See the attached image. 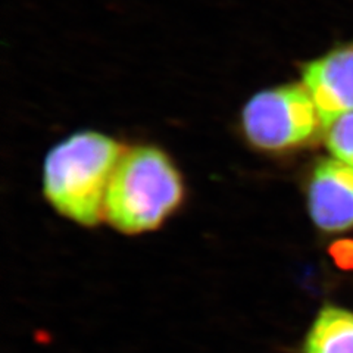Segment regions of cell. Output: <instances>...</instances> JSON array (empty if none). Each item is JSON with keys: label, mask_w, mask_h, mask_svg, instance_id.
Instances as JSON below:
<instances>
[{"label": "cell", "mask_w": 353, "mask_h": 353, "mask_svg": "<svg viewBox=\"0 0 353 353\" xmlns=\"http://www.w3.org/2000/svg\"><path fill=\"white\" fill-rule=\"evenodd\" d=\"M302 75L324 128L353 112V43L307 62Z\"/></svg>", "instance_id": "cell-4"}, {"label": "cell", "mask_w": 353, "mask_h": 353, "mask_svg": "<svg viewBox=\"0 0 353 353\" xmlns=\"http://www.w3.org/2000/svg\"><path fill=\"white\" fill-rule=\"evenodd\" d=\"M183 181L167 154L154 148H136L121 157L110 179L105 214L127 234L161 225L181 203Z\"/></svg>", "instance_id": "cell-2"}, {"label": "cell", "mask_w": 353, "mask_h": 353, "mask_svg": "<svg viewBox=\"0 0 353 353\" xmlns=\"http://www.w3.org/2000/svg\"><path fill=\"white\" fill-rule=\"evenodd\" d=\"M331 253L336 258L340 267L353 268V243L352 241H339L331 249Z\"/></svg>", "instance_id": "cell-8"}, {"label": "cell", "mask_w": 353, "mask_h": 353, "mask_svg": "<svg viewBox=\"0 0 353 353\" xmlns=\"http://www.w3.org/2000/svg\"><path fill=\"white\" fill-rule=\"evenodd\" d=\"M123 154L119 143L99 132H77L66 139L44 162L48 201L75 223L99 224L110 179Z\"/></svg>", "instance_id": "cell-1"}, {"label": "cell", "mask_w": 353, "mask_h": 353, "mask_svg": "<svg viewBox=\"0 0 353 353\" xmlns=\"http://www.w3.org/2000/svg\"><path fill=\"white\" fill-rule=\"evenodd\" d=\"M301 353H353V314L324 306L309 328Z\"/></svg>", "instance_id": "cell-6"}, {"label": "cell", "mask_w": 353, "mask_h": 353, "mask_svg": "<svg viewBox=\"0 0 353 353\" xmlns=\"http://www.w3.org/2000/svg\"><path fill=\"white\" fill-rule=\"evenodd\" d=\"M325 141L334 158L353 168V112L336 119L325 128Z\"/></svg>", "instance_id": "cell-7"}, {"label": "cell", "mask_w": 353, "mask_h": 353, "mask_svg": "<svg viewBox=\"0 0 353 353\" xmlns=\"http://www.w3.org/2000/svg\"><path fill=\"white\" fill-rule=\"evenodd\" d=\"M309 214L318 228L345 231L353 227V168L339 159L316 163L307 184Z\"/></svg>", "instance_id": "cell-5"}, {"label": "cell", "mask_w": 353, "mask_h": 353, "mask_svg": "<svg viewBox=\"0 0 353 353\" xmlns=\"http://www.w3.org/2000/svg\"><path fill=\"white\" fill-rule=\"evenodd\" d=\"M241 124L253 146L281 152L311 141L323 121L306 87L289 84L253 96L243 109Z\"/></svg>", "instance_id": "cell-3"}]
</instances>
